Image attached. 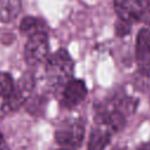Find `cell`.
I'll list each match as a JSON object with an SVG mask.
<instances>
[{"mask_svg":"<svg viewBox=\"0 0 150 150\" xmlns=\"http://www.w3.org/2000/svg\"><path fill=\"white\" fill-rule=\"evenodd\" d=\"M14 82L9 74L7 73H0V97L6 98L11 95V93L14 89Z\"/></svg>","mask_w":150,"mask_h":150,"instance_id":"7c38bea8","label":"cell"},{"mask_svg":"<svg viewBox=\"0 0 150 150\" xmlns=\"http://www.w3.org/2000/svg\"><path fill=\"white\" fill-rule=\"evenodd\" d=\"M136 63L139 71L144 75L150 74V30L143 28L138 32L135 49Z\"/></svg>","mask_w":150,"mask_h":150,"instance_id":"52a82bcc","label":"cell"},{"mask_svg":"<svg viewBox=\"0 0 150 150\" xmlns=\"http://www.w3.org/2000/svg\"><path fill=\"white\" fill-rule=\"evenodd\" d=\"M4 139H2V136H1V134H0V142H2Z\"/></svg>","mask_w":150,"mask_h":150,"instance_id":"e0dca14e","label":"cell"},{"mask_svg":"<svg viewBox=\"0 0 150 150\" xmlns=\"http://www.w3.org/2000/svg\"><path fill=\"white\" fill-rule=\"evenodd\" d=\"M130 29H131V22L122 20L118 18V20L116 21V25H115L116 35L117 36H125L130 33Z\"/></svg>","mask_w":150,"mask_h":150,"instance_id":"5bb4252c","label":"cell"},{"mask_svg":"<svg viewBox=\"0 0 150 150\" xmlns=\"http://www.w3.org/2000/svg\"><path fill=\"white\" fill-rule=\"evenodd\" d=\"M135 105L129 97H114L96 108V122L108 127L112 132L120 131L127 121V115L131 114Z\"/></svg>","mask_w":150,"mask_h":150,"instance_id":"6da1fadb","label":"cell"},{"mask_svg":"<svg viewBox=\"0 0 150 150\" xmlns=\"http://www.w3.org/2000/svg\"><path fill=\"white\" fill-rule=\"evenodd\" d=\"M49 52L48 35L42 30L29 34L25 46V60L29 66H36L47 60Z\"/></svg>","mask_w":150,"mask_h":150,"instance_id":"5b68a950","label":"cell"},{"mask_svg":"<svg viewBox=\"0 0 150 150\" xmlns=\"http://www.w3.org/2000/svg\"><path fill=\"white\" fill-rule=\"evenodd\" d=\"M138 21H142L143 23L150 25V0H142Z\"/></svg>","mask_w":150,"mask_h":150,"instance_id":"4fadbf2b","label":"cell"},{"mask_svg":"<svg viewBox=\"0 0 150 150\" xmlns=\"http://www.w3.org/2000/svg\"><path fill=\"white\" fill-rule=\"evenodd\" d=\"M34 86H35L34 75L29 71L25 73L20 77L18 83L14 86V89L11 93V95L5 98V101L1 105V110L4 112L18 110L28 100V97L30 96V94L34 89Z\"/></svg>","mask_w":150,"mask_h":150,"instance_id":"277c9868","label":"cell"},{"mask_svg":"<svg viewBox=\"0 0 150 150\" xmlns=\"http://www.w3.org/2000/svg\"><path fill=\"white\" fill-rule=\"evenodd\" d=\"M43 22L38 19V18H33V16H27L23 18L21 20L20 23V30L22 33H27V34H32L36 30H42L43 28Z\"/></svg>","mask_w":150,"mask_h":150,"instance_id":"8fae6325","label":"cell"},{"mask_svg":"<svg viewBox=\"0 0 150 150\" xmlns=\"http://www.w3.org/2000/svg\"><path fill=\"white\" fill-rule=\"evenodd\" d=\"M87 96V87L82 80L70 79L64 86L62 91L61 105L67 109H71L79 105Z\"/></svg>","mask_w":150,"mask_h":150,"instance_id":"8992f818","label":"cell"},{"mask_svg":"<svg viewBox=\"0 0 150 150\" xmlns=\"http://www.w3.org/2000/svg\"><path fill=\"white\" fill-rule=\"evenodd\" d=\"M136 150H150V145L149 144H143V145H139Z\"/></svg>","mask_w":150,"mask_h":150,"instance_id":"9a60e30c","label":"cell"},{"mask_svg":"<svg viewBox=\"0 0 150 150\" xmlns=\"http://www.w3.org/2000/svg\"><path fill=\"white\" fill-rule=\"evenodd\" d=\"M74 62L66 49H59L47 59L46 77L52 89L63 87L73 75Z\"/></svg>","mask_w":150,"mask_h":150,"instance_id":"7a4b0ae2","label":"cell"},{"mask_svg":"<svg viewBox=\"0 0 150 150\" xmlns=\"http://www.w3.org/2000/svg\"><path fill=\"white\" fill-rule=\"evenodd\" d=\"M0 150H9L8 149V146L5 144V142L2 141V142H0Z\"/></svg>","mask_w":150,"mask_h":150,"instance_id":"2e32d148","label":"cell"},{"mask_svg":"<svg viewBox=\"0 0 150 150\" xmlns=\"http://www.w3.org/2000/svg\"><path fill=\"white\" fill-rule=\"evenodd\" d=\"M142 0H114V8L120 19L132 22L138 21Z\"/></svg>","mask_w":150,"mask_h":150,"instance_id":"ba28073f","label":"cell"},{"mask_svg":"<svg viewBox=\"0 0 150 150\" xmlns=\"http://www.w3.org/2000/svg\"><path fill=\"white\" fill-rule=\"evenodd\" d=\"M112 131L102 123H97L91 129L88 139V150H103L110 142Z\"/></svg>","mask_w":150,"mask_h":150,"instance_id":"9c48e42d","label":"cell"},{"mask_svg":"<svg viewBox=\"0 0 150 150\" xmlns=\"http://www.w3.org/2000/svg\"><path fill=\"white\" fill-rule=\"evenodd\" d=\"M21 11V0H0V21H13Z\"/></svg>","mask_w":150,"mask_h":150,"instance_id":"30bf717a","label":"cell"},{"mask_svg":"<svg viewBox=\"0 0 150 150\" xmlns=\"http://www.w3.org/2000/svg\"><path fill=\"white\" fill-rule=\"evenodd\" d=\"M84 137V122L82 118H68L55 130V141L64 150L77 149Z\"/></svg>","mask_w":150,"mask_h":150,"instance_id":"3957f363","label":"cell"}]
</instances>
